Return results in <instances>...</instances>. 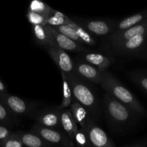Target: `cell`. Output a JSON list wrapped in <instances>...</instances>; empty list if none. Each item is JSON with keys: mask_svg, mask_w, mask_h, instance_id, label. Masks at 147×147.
<instances>
[{"mask_svg": "<svg viewBox=\"0 0 147 147\" xmlns=\"http://www.w3.org/2000/svg\"><path fill=\"white\" fill-rule=\"evenodd\" d=\"M103 111L109 126L118 131L131 127L136 121V116H139L108 93L103 96Z\"/></svg>", "mask_w": 147, "mask_h": 147, "instance_id": "cell-1", "label": "cell"}, {"mask_svg": "<svg viewBox=\"0 0 147 147\" xmlns=\"http://www.w3.org/2000/svg\"><path fill=\"white\" fill-rule=\"evenodd\" d=\"M100 85L106 93L130 108L139 116H145L146 115V110L140 101L113 74L107 71L103 72Z\"/></svg>", "mask_w": 147, "mask_h": 147, "instance_id": "cell-2", "label": "cell"}, {"mask_svg": "<svg viewBox=\"0 0 147 147\" xmlns=\"http://www.w3.org/2000/svg\"><path fill=\"white\" fill-rule=\"evenodd\" d=\"M65 74L74 98L86 108L89 115L98 117L100 114L99 101L90 86L73 72L65 73Z\"/></svg>", "mask_w": 147, "mask_h": 147, "instance_id": "cell-3", "label": "cell"}, {"mask_svg": "<svg viewBox=\"0 0 147 147\" xmlns=\"http://www.w3.org/2000/svg\"><path fill=\"white\" fill-rule=\"evenodd\" d=\"M110 45L112 51L119 56L147 60V33Z\"/></svg>", "mask_w": 147, "mask_h": 147, "instance_id": "cell-4", "label": "cell"}, {"mask_svg": "<svg viewBox=\"0 0 147 147\" xmlns=\"http://www.w3.org/2000/svg\"><path fill=\"white\" fill-rule=\"evenodd\" d=\"M30 131L35 134L45 141L51 144L53 146H62L73 147L75 142L65 132L63 131L57 130L55 128H50L41 126L35 123L31 128Z\"/></svg>", "mask_w": 147, "mask_h": 147, "instance_id": "cell-5", "label": "cell"}, {"mask_svg": "<svg viewBox=\"0 0 147 147\" xmlns=\"http://www.w3.org/2000/svg\"><path fill=\"white\" fill-rule=\"evenodd\" d=\"M0 100L6 106L9 111L14 116H27L34 115V106L32 103H29L18 96L6 93H0Z\"/></svg>", "mask_w": 147, "mask_h": 147, "instance_id": "cell-6", "label": "cell"}, {"mask_svg": "<svg viewBox=\"0 0 147 147\" xmlns=\"http://www.w3.org/2000/svg\"><path fill=\"white\" fill-rule=\"evenodd\" d=\"M45 30L49 37L51 38L55 46L60 47L65 51L70 52H88L89 49L85 45L77 42L67 36L60 32L53 26L45 25Z\"/></svg>", "mask_w": 147, "mask_h": 147, "instance_id": "cell-7", "label": "cell"}, {"mask_svg": "<svg viewBox=\"0 0 147 147\" xmlns=\"http://www.w3.org/2000/svg\"><path fill=\"white\" fill-rule=\"evenodd\" d=\"M91 146L98 147H115L116 144L112 139L100 129L92 119L89 120L85 129Z\"/></svg>", "mask_w": 147, "mask_h": 147, "instance_id": "cell-8", "label": "cell"}, {"mask_svg": "<svg viewBox=\"0 0 147 147\" xmlns=\"http://www.w3.org/2000/svg\"><path fill=\"white\" fill-rule=\"evenodd\" d=\"M79 24L89 33L97 36H109L116 29V22L113 20H80Z\"/></svg>", "mask_w": 147, "mask_h": 147, "instance_id": "cell-9", "label": "cell"}, {"mask_svg": "<svg viewBox=\"0 0 147 147\" xmlns=\"http://www.w3.org/2000/svg\"><path fill=\"white\" fill-rule=\"evenodd\" d=\"M63 109L58 107L54 109H45L34 112L32 117L37 123L41 126L50 128L62 127L60 123V116Z\"/></svg>", "mask_w": 147, "mask_h": 147, "instance_id": "cell-10", "label": "cell"}, {"mask_svg": "<svg viewBox=\"0 0 147 147\" xmlns=\"http://www.w3.org/2000/svg\"><path fill=\"white\" fill-rule=\"evenodd\" d=\"M76 76L86 79L96 84H100L102 81V73L96 66L86 61L78 60L73 63V70Z\"/></svg>", "mask_w": 147, "mask_h": 147, "instance_id": "cell-11", "label": "cell"}, {"mask_svg": "<svg viewBox=\"0 0 147 147\" xmlns=\"http://www.w3.org/2000/svg\"><path fill=\"white\" fill-rule=\"evenodd\" d=\"M147 33V19L134 26L120 31H113L108 37L109 44L119 42L130 39L134 36Z\"/></svg>", "mask_w": 147, "mask_h": 147, "instance_id": "cell-12", "label": "cell"}, {"mask_svg": "<svg viewBox=\"0 0 147 147\" xmlns=\"http://www.w3.org/2000/svg\"><path fill=\"white\" fill-rule=\"evenodd\" d=\"M45 49L54 63L60 69V71L64 73L73 72V61L65 50L57 46H47Z\"/></svg>", "mask_w": 147, "mask_h": 147, "instance_id": "cell-13", "label": "cell"}, {"mask_svg": "<svg viewBox=\"0 0 147 147\" xmlns=\"http://www.w3.org/2000/svg\"><path fill=\"white\" fill-rule=\"evenodd\" d=\"M70 109L72 112L75 120L77 122L78 124L80 125V129L83 131L87 127L88 123L91 118L89 116L88 112L86 109V108L80 104L77 100L73 99L70 105Z\"/></svg>", "mask_w": 147, "mask_h": 147, "instance_id": "cell-14", "label": "cell"}, {"mask_svg": "<svg viewBox=\"0 0 147 147\" xmlns=\"http://www.w3.org/2000/svg\"><path fill=\"white\" fill-rule=\"evenodd\" d=\"M14 134L19 138L22 143L24 144V146L29 147H47L53 146L51 144L48 143L47 142L45 141L39 136L35 134L30 131L24 132L19 131L14 132Z\"/></svg>", "mask_w": 147, "mask_h": 147, "instance_id": "cell-15", "label": "cell"}, {"mask_svg": "<svg viewBox=\"0 0 147 147\" xmlns=\"http://www.w3.org/2000/svg\"><path fill=\"white\" fill-rule=\"evenodd\" d=\"M83 57L86 62L96 66L101 73L106 72L113 63V58L100 53H86Z\"/></svg>", "mask_w": 147, "mask_h": 147, "instance_id": "cell-16", "label": "cell"}, {"mask_svg": "<svg viewBox=\"0 0 147 147\" xmlns=\"http://www.w3.org/2000/svg\"><path fill=\"white\" fill-rule=\"evenodd\" d=\"M60 123L64 131L73 140L75 134L78 129L77 122L75 120L70 109H64L62 110L60 116Z\"/></svg>", "mask_w": 147, "mask_h": 147, "instance_id": "cell-17", "label": "cell"}, {"mask_svg": "<svg viewBox=\"0 0 147 147\" xmlns=\"http://www.w3.org/2000/svg\"><path fill=\"white\" fill-rule=\"evenodd\" d=\"M147 19V9L143 10L142 11L133 14L128 17L119 22H116V29L114 31H120V30H126L129 27L134 26L142 21Z\"/></svg>", "mask_w": 147, "mask_h": 147, "instance_id": "cell-18", "label": "cell"}, {"mask_svg": "<svg viewBox=\"0 0 147 147\" xmlns=\"http://www.w3.org/2000/svg\"><path fill=\"white\" fill-rule=\"evenodd\" d=\"M32 32L34 39L40 45L44 46H55L51 38L49 37L45 30V26L42 24H34L32 25Z\"/></svg>", "mask_w": 147, "mask_h": 147, "instance_id": "cell-19", "label": "cell"}, {"mask_svg": "<svg viewBox=\"0 0 147 147\" xmlns=\"http://www.w3.org/2000/svg\"><path fill=\"white\" fill-rule=\"evenodd\" d=\"M67 25L71 26L72 27L75 29L77 32L78 34L80 36V37L81 38V40H83V44L85 45H88L90 47H94L97 45V42L95 40L94 37L92 36V34L90 33H89L83 26L80 25L78 23L75 22L73 20H72L70 19L69 20L68 23H67Z\"/></svg>", "mask_w": 147, "mask_h": 147, "instance_id": "cell-20", "label": "cell"}, {"mask_svg": "<svg viewBox=\"0 0 147 147\" xmlns=\"http://www.w3.org/2000/svg\"><path fill=\"white\" fill-rule=\"evenodd\" d=\"M61 72L62 79H63V99H62L60 105L57 107L60 109H64L70 107V105L73 100V95H72L71 90L66 79L65 74L64 72Z\"/></svg>", "mask_w": 147, "mask_h": 147, "instance_id": "cell-21", "label": "cell"}, {"mask_svg": "<svg viewBox=\"0 0 147 147\" xmlns=\"http://www.w3.org/2000/svg\"><path fill=\"white\" fill-rule=\"evenodd\" d=\"M28 9L39 13L47 18L51 14L53 8L43 2L42 0H32L29 5Z\"/></svg>", "mask_w": 147, "mask_h": 147, "instance_id": "cell-22", "label": "cell"}, {"mask_svg": "<svg viewBox=\"0 0 147 147\" xmlns=\"http://www.w3.org/2000/svg\"><path fill=\"white\" fill-rule=\"evenodd\" d=\"M70 20V19L65 14L53 9L51 14L47 17V25L57 26L60 24H67Z\"/></svg>", "mask_w": 147, "mask_h": 147, "instance_id": "cell-23", "label": "cell"}, {"mask_svg": "<svg viewBox=\"0 0 147 147\" xmlns=\"http://www.w3.org/2000/svg\"><path fill=\"white\" fill-rule=\"evenodd\" d=\"M130 78L147 93V71L136 70L129 73Z\"/></svg>", "mask_w": 147, "mask_h": 147, "instance_id": "cell-24", "label": "cell"}, {"mask_svg": "<svg viewBox=\"0 0 147 147\" xmlns=\"http://www.w3.org/2000/svg\"><path fill=\"white\" fill-rule=\"evenodd\" d=\"M0 123L2 125H15L18 123L17 117L10 113L0 100Z\"/></svg>", "mask_w": 147, "mask_h": 147, "instance_id": "cell-25", "label": "cell"}, {"mask_svg": "<svg viewBox=\"0 0 147 147\" xmlns=\"http://www.w3.org/2000/svg\"><path fill=\"white\" fill-rule=\"evenodd\" d=\"M53 27H54L56 30H58L60 32L63 33V34H65L66 36H67L69 38L72 39V40L77 42L83 44V40H81L80 36L78 34L76 30H75L73 27H72L71 26H69L67 25V24H60V25L53 26Z\"/></svg>", "mask_w": 147, "mask_h": 147, "instance_id": "cell-26", "label": "cell"}, {"mask_svg": "<svg viewBox=\"0 0 147 147\" xmlns=\"http://www.w3.org/2000/svg\"><path fill=\"white\" fill-rule=\"evenodd\" d=\"M27 18L29 22L32 24H42V25H47V18L39 13L35 11L29 10L27 13Z\"/></svg>", "mask_w": 147, "mask_h": 147, "instance_id": "cell-27", "label": "cell"}, {"mask_svg": "<svg viewBox=\"0 0 147 147\" xmlns=\"http://www.w3.org/2000/svg\"><path fill=\"white\" fill-rule=\"evenodd\" d=\"M73 141H74L75 144L79 146H91V144H90V141H89L88 138L87 134L82 129H78V131L74 135Z\"/></svg>", "mask_w": 147, "mask_h": 147, "instance_id": "cell-28", "label": "cell"}, {"mask_svg": "<svg viewBox=\"0 0 147 147\" xmlns=\"http://www.w3.org/2000/svg\"><path fill=\"white\" fill-rule=\"evenodd\" d=\"M24 144L22 143L19 138L11 132L9 136L0 142V147H24Z\"/></svg>", "mask_w": 147, "mask_h": 147, "instance_id": "cell-29", "label": "cell"}, {"mask_svg": "<svg viewBox=\"0 0 147 147\" xmlns=\"http://www.w3.org/2000/svg\"><path fill=\"white\" fill-rule=\"evenodd\" d=\"M11 133V131L7 126H5V125H0V142L9 136Z\"/></svg>", "mask_w": 147, "mask_h": 147, "instance_id": "cell-30", "label": "cell"}, {"mask_svg": "<svg viewBox=\"0 0 147 147\" xmlns=\"http://www.w3.org/2000/svg\"><path fill=\"white\" fill-rule=\"evenodd\" d=\"M126 146H131V147H147V137L143 138L139 141L134 142L131 144L126 145Z\"/></svg>", "mask_w": 147, "mask_h": 147, "instance_id": "cell-31", "label": "cell"}, {"mask_svg": "<svg viewBox=\"0 0 147 147\" xmlns=\"http://www.w3.org/2000/svg\"><path fill=\"white\" fill-rule=\"evenodd\" d=\"M6 92H7V87H6L5 84L0 80V93H6Z\"/></svg>", "mask_w": 147, "mask_h": 147, "instance_id": "cell-32", "label": "cell"}]
</instances>
